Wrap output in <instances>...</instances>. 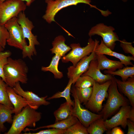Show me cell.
I'll use <instances>...</instances> for the list:
<instances>
[{
  "instance_id": "14",
  "label": "cell",
  "mask_w": 134,
  "mask_h": 134,
  "mask_svg": "<svg viewBox=\"0 0 134 134\" xmlns=\"http://www.w3.org/2000/svg\"><path fill=\"white\" fill-rule=\"evenodd\" d=\"M121 107L119 111L115 115L110 119L104 121V124L108 130H111L120 125L124 129L126 128L132 107L128 105Z\"/></svg>"
},
{
  "instance_id": "37",
  "label": "cell",
  "mask_w": 134,
  "mask_h": 134,
  "mask_svg": "<svg viewBox=\"0 0 134 134\" xmlns=\"http://www.w3.org/2000/svg\"><path fill=\"white\" fill-rule=\"evenodd\" d=\"M127 126L128 127L127 134H134V122L128 119L127 122Z\"/></svg>"
},
{
  "instance_id": "28",
  "label": "cell",
  "mask_w": 134,
  "mask_h": 134,
  "mask_svg": "<svg viewBox=\"0 0 134 134\" xmlns=\"http://www.w3.org/2000/svg\"><path fill=\"white\" fill-rule=\"evenodd\" d=\"M7 86L0 77V103L9 108L13 109V106L9 99L7 92Z\"/></svg>"
},
{
  "instance_id": "41",
  "label": "cell",
  "mask_w": 134,
  "mask_h": 134,
  "mask_svg": "<svg viewBox=\"0 0 134 134\" xmlns=\"http://www.w3.org/2000/svg\"><path fill=\"white\" fill-rule=\"evenodd\" d=\"M125 2H127L128 0H121Z\"/></svg>"
},
{
  "instance_id": "10",
  "label": "cell",
  "mask_w": 134,
  "mask_h": 134,
  "mask_svg": "<svg viewBox=\"0 0 134 134\" xmlns=\"http://www.w3.org/2000/svg\"><path fill=\"white\" fill-rule=\"evenodd\" d=\"M115 30L114 28L112 26L100 23L92 27L88 34L90 37L95 35L101 36L104 44L113 50L116 45V42L120 40L117 34L114 32Z\"/></svg>"
},
{
  "instance_id": "13",
  "label": "cell",
  "mask_w": 134,
  "mask_h": 134,
  "mask_svg": "<svg viewBox=\"0 0 134 134\" xmlns=\"http://www.w3.org/2000/svg\"><path fill=\"white\" fill-rule=\"evenodd\" d=\"M13 88L16 93L23 97L35 109H37L40 106H47L50 104L46 100L47 96L40 97L32 91H25L21 86L19 82L16 83Z\"/></svg>"
},
{
  "instance_id": "33",
  "label": "cell",
  "mask_w": 134,
  "mask_h": 134,
  "mask_svg": "<svg viewBox=\"0 0 134 134\" xmlns=\"http://www.w3.org/2000/svg\"><path fill=\"white\" fill-rule=\"evenodd\" d=\"M9 35V33L4 25L0 24V46L3 49L5 47Z\"/></svg>"
},
{
  "instance_id": "6",
  "label": "cell",
  "mask_w": 134,
  "mask_h": 134,
  "mask_svg": "<svg viewBox=\"0 0 134 134\" xmlns=\"http://www.w3.org/2000/svg\"><path fill=\"white\" fill-rule=\"evenodd\" d=\"M99 42L98 39H95L94 40L90 37L87 45L85 47H82L79 43L71 44L70 47L71 50L68 53L62 57V62L64 63L70 62L72 66H75L82 59L89 55L94 51Z\"/></svg>"
},
{
  "instance_id": "38",
  "label": "cell",
  "mask_w": 134,
  "mask_h": 134,
  "mask_svg": "<svg viewBox=\"0 0 134 134\" xmlns=\"http://www.w3.org/2000/svg\"><path fill=\"white\" fill-rule=\"evenodd\" d=\"M130 120L134 122V107H132L130 111L129 119Z\"/></svg>"
},
{
  "instance_id": "39",
  "label": "cell",
  "mask_w": 134,
  "mask_h": 134,
  "mask_svg": "<svg viewBox=\"0 0 134 134\" xmlns=\"http://www.w3.org/2000/svg\"><path fill=\"white\" fill-rule=\"evenodd\" d=\"M6 0H0V3ZM26 2V4L27 6H29L35 0H21Z\"/></svg>"
},
{
  "instance_id": "2",
  "label": "cell",
  "mask_w": 134,
  "mask_h": 134,
  "mask_svg": "<svg viewBox=\"0 0 134 134\" xmlns=\"http://www.w3.org/2000/svg\"><path fill=\"white\" fill-rule=\"evenodd\" d=\"M41 113L28 105L13 118L12 125L5 134H20L27 127L34 128L41 118Z\"/></svg>"
},
{
  "instance_id": "30",
  "label": "cell",
  "mask_w": 134,
  "mask_h": 134,
  "mask_svg": "<svg viewBox=\"0 0 134 134\" xmlns=\"http://www.w3.org/2000/svg\"><path fill=\"white\" fill-rule=\"evenodd\" d=\"M87 128L78 120L65 130L64 134H88Z\"/></svg>"
},
{
  "instance_id": "32",
  "label": "cell",
  "mask_w": 134,
  "mask_h": 134,
  "mask_svg": "<svg viewBox=\"0 0 134 134\" xmlns=\"http://www.w3.org/2000/svg\"><path fill=\"white\" fill-rule=\"evenodd\" d=\"M11 55L9 51H2L0 52V77L5 83L4 74V66L7 64L8 58Z\"/></svg>"
},
{
  "instance_id": "7",
  "label": "cell",
  "mask_w": 134,
  "mask_h": 134,
  "mask_svg": "<svg viewBox=\"0 0 134 134\" xmlns=\"http://www.w3.org/2000/svg\"><path fill=\"white\" fill-rule=\"evenodd\" d=\"M4 26L9 34L7 43L10 46L22 51L25 50L28 45L24 37L22 27L18 22L17 17L8 20Z\"/></svg>"
},
{
  "instance_id": "22",
  "label": "cell",
  "mask_w": 134,
  "mask_h": 134,
  "mask_svg": "<svg viewBox=\"0 0 134 134\" xmlns=\"http://www.w3.org/2000/svg\"><path fill=\"white\" fill-rule=\"evenodd\" d=\"M13 109L9 108L0 103V133L3 132L6 130L4 124L7 122L12 124L13 118L12 114L14 113Z\"/></svg>"
},
{
  "instance_id": "20",
  "label": "cell",
  "mask_w": 134,
  "mask_h": 134,
  "mask_svg": "<svg viewBox=\"0 0 134 134\" xmlns=\"http://www.w3.org/2000/svg\"><path fill=\"white\" fill-rule=\"evenodd\" d=\"M78 120L76 117L71 115L66 119L55 122L53 124L40 127L35 129H30L26 128L23 131L26 132L31 131H35L41 129L51 128L65 130L75 123Z\"/></svg>"
},
{
  "instance_id": "40",
  "label": "cell",
  "mask_w": 134,
  "mask_h": 134,
  "mask_svg": "<svg viewBox=\"0 0 134 134\" xmlns=\"http://www.w3.org/2000/svg\"><path fill=\"white\" fill-rule=\"evenodd\" d=\"M4 49L0 46V52L1 51H3Z\"/></svg>"
},
{
  "instance_id": "1",
  "label": "cell",
  "mask_w": 134,
  "mask_h": 134,
  "mask_svg": "<svg viewBox=\"0 0 134 134\" xmlns=\"http://www.w3.org/2000/svg\"><path fill=\"white\" fill-rule=\"evenodd\" d=\"M28 69L26 64L22 59L9 57L4 68L5 83L12 88L18 82L23 84L27 83Z\"/></svg>"
},
{
  "instance_id": "15",
  "label": "cell",
  "mask_w": 134,
  "mask_h": 134,
  "mask_svg": "<svg viewBox=\"0 0 134 134\" xmlns=\"http://www.w3.org/2000/svg\"><path fill=\"white\" fill-rule=\"evenodd\" d=\"M94 51L96 54L107 55L115 57L119 59L125 66L129 65L134 66L131 62L132 61H134V57L132 56H126L113 51L104 44L102 39L100 43L97 45Z\"/></svg>"
},
{
  "instance_id": "31",
  "label": "cell",
  "mask_w": 134,
  "mask_h": 134,
  "mask_svg": "<svg viewBox=\"0 0 134 134\" xmlns=\"http://www.w3.org/2000/svg\"><path fill=\"white\" fill-rule=\"evenodd\" d=\"M95 81L87 75L81 76L76 80L74 85L76 87L84 88L92 87Z\"/></svg>"
},
{
  "instance_id": "42",
  "label": "cell",
  "mask_w": 134,
  "mask_h": 134,
  "mask_svg": "<svg viewBox=\"0 0 134 134\" xmlns=\"http://www.w3.org/2000/svg\"></svg>"
},
{
  "instance_id": "23",
  "label": "cell",
  "mask_w": 134,
  "mask_h": 134,
  "mask_svg": "<svg viewBox=\"0 0 134 134\" xmlns=\"http://www.w3.org/2000/svg\"><path fill=\"white\" fill-rule=\"evenodd\" d=\"M62 57L59 55L55 54L53 57L49 65L46 67H42L41 70L44 72L49 71L54 75L56 79H61L63 77V74L59 71L58 68L59 63Z\"/></svg>"
},
{
  "instance_id": "19",
  "label": "cell",
  "mask_w": 134,
  "mask_h": 134,
  "mask_svg": "<svg viewBox=\"0 0 134 134\" xmlns=\"http://www.w3.org/2000/svg\"><path fill=\"white\" fill-rule=\"evenodd\" d=\"M96 54L98 67L100 70L106 69L114 71L124 67V65L120 61L110 60L105 55Z\"/></svg>"
},
{
  "instance_id": "16",
  "label": "cell",
  "mask_w": 134,
  "mask_h": 134,
  "mask_svg": "<svg viewBox=\"0 0 134 134\" xmlns=\"http://www.w3.org/2000/svg\"><path fill=\"white\" fill-rule=\"evenodd\" d=\"M98 67L96 60L95 59L90 62L88 68L81 76L87 75L91 77L95 82L102 84L109 80L113 77L109 74H103Z\"/></svg>"
},
{
  "instance_id": "8",
  "label": "cell",
  "mask_w": 134,
  "mask_h": 134,
  "mask_svg": "<svg viewBox=\"0 0 134 134\" xmlns=\"http://www.w3.org/2000/svg\"><path fill=\"white\" fill-rule=\"evenodd\" d=\"M47 6L45 14L43 18L48 23L55 21L56 14L62 8L72 5H76L79 3L87 4L91 7L99 10L95 6L91 5V0H45Z\"/></svg>"
},
{
  "instance_id": "9",
  "label": "cell",
  "mask_w": 134,
  "mask_h": 134,
  "mask_svg": "<svg viewBox=\"0 0 134 134\" xmlns=\"http://www.w3.org/2000/svg\"><path fill=\"white\" fill-rule=\"evenodd\" d=\"M27 6L21 0H6L0 3V24L4 25L10 19L17 17L26 9Z\"/></svg>"
},
{
  "instance_id": "18",
  "label": "cell",
  "mask_w": 134,
  "mask_h": 134,
  "mask_svg": "<svg viewBox=\"0 0 134 134\" xmlns=\"http://www.w3.org/2000/svg\"><path fill=\"white\" fill-rule=\"evenodd\" d=\"M6 90L9 99L13 106L15 115L19 113L24 108L28 105L34 109L23 97L16 93L12 88L7 86Z\"/></svg>"
},
{
  "instance_id": "24",
  "label": "cell",
  "mask_w": 134,
  "mask_h": 134,
  "mask_svg": "<svg viewBox=\"0 0 134 134\" xmlns=\"http://www.w3.org/2000/svg\"><path fill=\"white\" fill-rule=\"evenodd\" d=\"M73 108V106L66 101L62 104L54 112L55 122L66 119L72 115Z\"/></svg>"
},
{
  "instance_id": "12",
  "label": "cell",
  "mask_w": 134,
  "mask_h": 134,
  "mask_svg": "<svg viewBox=\"0 0 134 134\" xmlns=\"http://www.w3.org/2000/svg\"><path fill=\"white\" fill-rule=\"evenodd\" d=\"M96 58V54L94 51L89 55L82 59L75 66H70L67 68V77L69 79H72L73 85L77 79L87 71L90 62Z\"/></svg>"
},
{
  "instance_id": "11",
  "label": "cell",
  "mask_w": 134,
  "mask_h": 134,
  "mask_svg": "<svg viewBox=\"0 0 134 134\" xmlns=\"http://www.w3.org/2000/svg\"><path fill=\"white\" fill-rule=\"evenodd\" d=\"M71 92L74 99V105L72 115L76 117L87 128L93 122L102 118L101 114H97L82 108L76 94L74 86L71 88Z\"/></svg>"
},
{
  "instance_id": "3",
  "label": "cell",
  "mask_w": 134,
  "mask_h": 134,
  "mask_svg": "<svg viewBox=\"0 0 134 134\" xmlns=\"http://www.w3.org/2000/svg\"><path fill=\"white\" fill-rule=\"evenodd\" d=\"M108 91V99L103 108L99 112L104 120H107L120 107L129 105V101L119 92L114 77Z\"/></svg>"
},
{
  "instance_id": "35",
  "label": "cell",
  "mask_w": 134,
  "mask_h": 134,
  "mask_svg": "<svg viewBox=\"0 0 134 134\" xmlns=\"http://www.w3.org/2000/svg\"><path fill=\"white\" fill-rule=\"evenodd\" d=\"M65 130H61L54 128L42 130L35 133L30 132L25 133L24 134H64Z\"/></svg>"
},
{
  "instance_id": "34",
  "label": "cell",
  "mask_w": 134,
  "mask_h": 134,
  "mask_svg": "<svg viewBox=\"0 0 134 134\" xmlns=\"http://www.w3.org/2000/svg\"><path fill=\"white\" fill-rule=\"evenodd\" d=\"M120 46L126 53L130 54L134 57V48L132 43L127 41L125 39L120 40Z\"/></svg>"
},
{
  "instance_id": "29",
  "label": "cell",
  "mask_w": 134,
  "mask_h": 134,
  "mask_svg": "<svg viewBox=\"0 0 134 134\" xmlns=\"http://www.w3.org/2000/svg\"><path fill=\"white\" fill-rule=\"evenodd\" d=\"M75 91L78 100L81 104L85 105L87 102L92 94L93 87L82 88L75 87Z\"/></svg>"
},
{
  "instance_id": "25",
  "label": "cell",
  "mask_w": 134,
  "mask_h": 134,
  "mask_svg": "<svg viewBox=\"0 0 134 134\" xmlns=\"http://www.w3.org/2000/svg\"><path fill=\"white\" fill-rule=\"evenodd\" d=\"M72 84V79L71 78L69 79L67 86L63 91L57 92L51 97L46 98V100L64 98L65 99L67 102L73 107L74 102L71 100L70 97V93Z\"/></svg>"
},
{
  "instance_id": "17",
  "label": "cell",
  "mask_w": 134,
  "mask_h": 134,
  "mask_svg": "<svg viewBox=\"0 0 134 134\" xmlns=\"http://www.w3.org/2000/svg\"><path fill=\"white\" fill-rule=\"evenodd\" d=\"M114 77L119 90L128 98L131 106L134 107V76L125 81Z\"/></svg>"
},
{
  "instance_id": "36",
  "label": "cell",
  "mask_w": 134,
  "mask_h": 134,
  "mask_svg": "<svg viewBox=\"0 0 134 134\" xmlns=\"http://www.w3.org/2000/svg\"><path fill=\"white\" fill-rule=\"evenodd\" d=\"M111 130H108L106 131L107 134H124L123 131L120 127H116L111 129Z\"/></svg>"
},
{
  "instance_id": "4",
  "label": "cell",
  "mask_w": 134,
  "mask_h": 134,
  "mask_svg": "<svg viewBox=\"0 0 134 134\" xmlns=\"http://www.w3.org/2000/svg\"><path fill=\"white\" fill-rule=\"evenodd\" d=\"M17 18L18 23L22 27L24 37L28 39L29 42L26 49L22 51V57L24 58L28 57L32 60V57L37 54L35 46L39 44L37 36L32 32L34 26L32 22L26 17L24 12L20 13Z\"/></svg>"
},
{
  "instance_id": "21",
  "label": "cell",
  "mask_w": 134,
  "mask_h": 134,
  "mask_svg": "<svg viewBox=\"0 0 134 134\" xmlns=\"http://www.w3.org/2000/svg\"><path fill=\"white\" fill-rule=\"evenodd\" d=\"M66 39L62 35L56 37L52 43L53 47L50 49L51 53L58 55L62 57L71 49L70 46L66 44Z\"/></svg>"
},
{
  "instance_id": "26",
  "label": "cell",
  "mask_w": 134,
  "mask_h": 134,
  "mask_svg": "<svg viewBox=\"0 0 134 134\" xmlns=\"http://www.w3.org/2000/svg\"><path fill=\"white\" fill-rule=\"evenodd\" d=\"M102 118L98 119L92 122L87 128L90 134H102L108 129L104 124Z\"/></svg>"
},
{
  "instance_id": "27",
  "label": "cell",
  "mask_w": 134,
  "mask_h": 134,
  "mask_svg": "<svg viewBox=\"0 0 134 134\" xmlns=\"http://www.w3.org/2000/svg\"><path fill=\"white\" fill-rule=\"evenodd\" d=\"M104 73L119 76L121 77L122 81H125L129 77L134 76V66H125L114 71L106 70Z\"/></svg>"
},
{
  "instance_id": "5",
  "label": "cell",
  "mask_w": 134,
  "mask_h": 134,
  "mask_svg": "<svg viewBox=\"0 0 134 134\" xmlns=\"http://www.w3.org/2000/svg\"><path fill=\"white\" fill-rule=\"evenodd\" d=\"M111 80L100 84L95 82L93 86L91 96L87 103L86 108L94 113H99L102 108V103L108 95L107 91Z\"/></svg>"
}]
</instances>
